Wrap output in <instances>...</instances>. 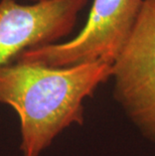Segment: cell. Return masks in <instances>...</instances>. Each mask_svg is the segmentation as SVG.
<instances>
[{
    "instance_id": "cell-2",
    "label": "cell",
    "mask_w": 155,
    "mask_h": 156,
    "mask_svg": "<svg viewBox=\"0 0 155 156\" xmlns=\"http://www.w3.org/2000/svg\"><path fill=\"white\" fill-rule=\"evenodd\" d=\"M144 0H93L83 28L70 41L27 49L15 62L65 68L115 62L134 26Z\"/></svg>"
},
{
    "instance_id": "cell-1",
    "label": "cell",
    "mask_w": 155,
    "mask_h": 156,
    "mask_svg": "<svg viewBox=\"0 0 155 156\" xmlns=\"http://www.w3.org/2000/svg\"><path fill=\"white\" fill-rule=\"evenodd\" d=\"M111 65L55 68L14 62L0 68V103L17 113L22 156H39L72 125H83L87 98L111 80Z\"/></svg>"
},
{
    "instance_id": "cell-3",
    "label": "cell",
    "mask_w": 155,
    "mask_h": 156,
    "mask_svg": "<svg viewBox=\"0 0 155 156\" xmlns=\"http://www.w3.org/2000/svg\"><path fill=\"white\" fill-rule=\"evenodd\" d=\"M111 68L114 100L140 134L155 142V0H144Z\"/></svg>"
},
{
    "instance_id": "cell-5",
    "label": "cell",
    "mask_w": 155,
    "mask_h": 156,
    "mask_svg": "<svg viewBox=\"0 0 155 156\" xmlns=\"http://www.w3.org/2000/svg\"><path fill=\"white\" fill-rule=\"evenodd\" d=\"M26 1H29L30 3H37L41 1H44V0H26Z\"/></svg>"
},
{
    "instance_id": "cell-4",
    "label": "cell",
    "mask_w": 155,
    "mask_h": 156,
    "mask_svg": "<svg viewBox=\"0 0 155 156\" xmlns=\"http://www.w3.org/2000/svg\"><path fill=\"white\" fill-rule=\"evenodd\" d=\"M89 0L20 4L0 0V68L27 49L58 44L71 34Z\"/></svg>"
}]
</instances>
